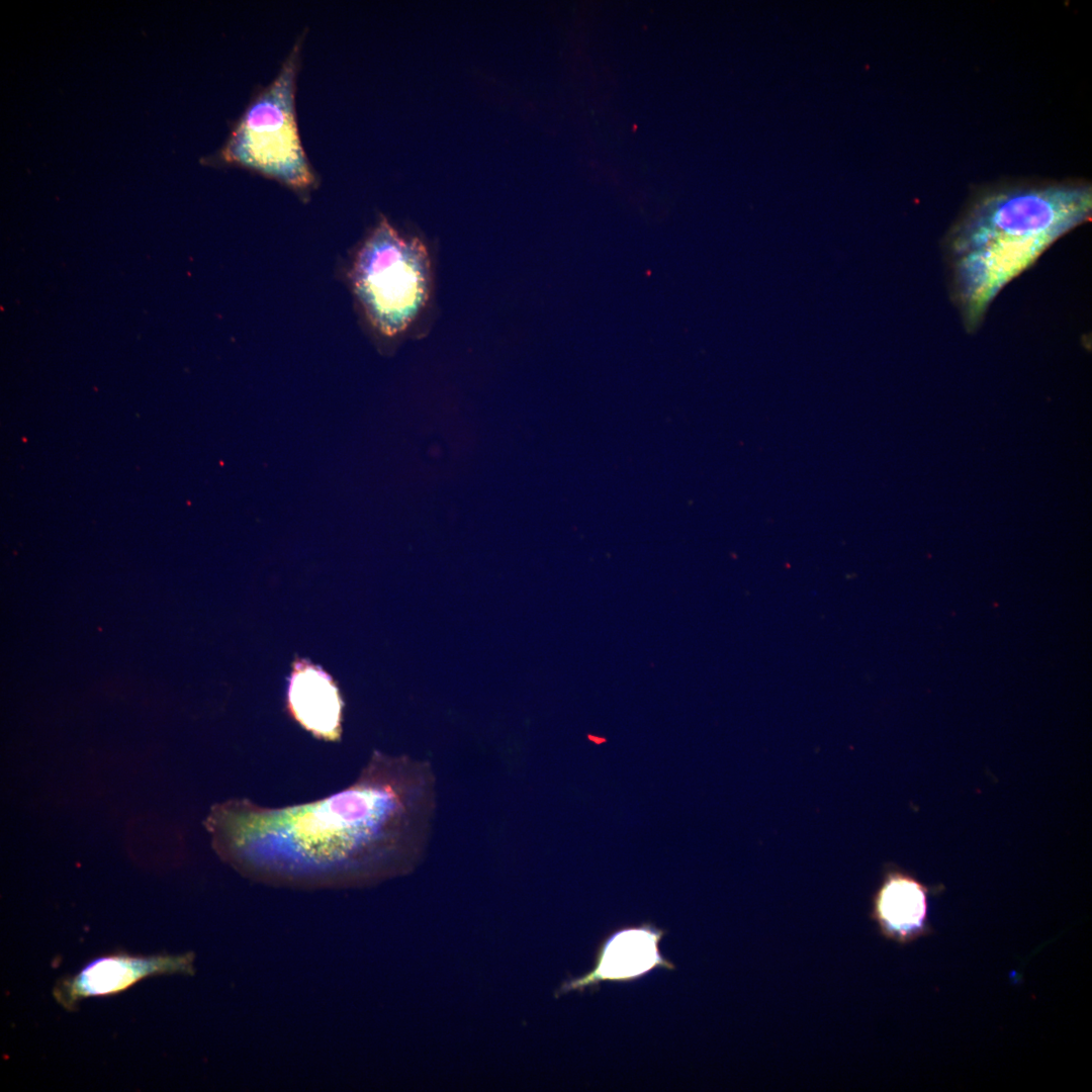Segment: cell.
Segmentation results:
<instances>
[{
  "label": "cell",
  "mask_w": 1092,
  "mask_h": 1092,
  "mask_svg": "<svg viewBox=\"0 0 1092 1092\" xmlns=\"http://www.w3.org/2000/svg\"><path fill=\"white\" fill-rule=\"evenodd\" d=\"M434 798L428 763L374 751L337 793L284 807L232 799L212 806L205 827L217 855L248 878L346 887L413 866L427 843Z\"/></svg>",
  "instance_id": "obj_1"
},
{
  "label": "cell",
  "mask_w": 1092,
  "mask_h": 1092,
  "mask_svg": "<svg viewBox=\"0 0 1092 1092\" xmlns=\"http://www.w3.org/2000/svg\"><path fill=\"white\" fill-rule=\"evenodd\" d=\"M1091 210V186L1080 183L1013 186L979 198L948 239L966 328L976 329L999 291Z\"/></svg>",
  "instance_id": "obj_2"
},
{
  "label": "cell",
  "mask_w": 1092,
  "mask_h": 1092,
  "mask_svg": "<svg viewBox=\"0 0 1092 1092\" xmlns=\"http://www.w3.org/2000/svg\"><path fill=\"white\" fill-rule=\"evenodd\" d=\"M354 292L381 334L403 332L426 305L431 262L417 238L400 236L382 219L357 253L351 271Z\"/></svg>",
  "instance_id": "obj_3"
},
{
  "label": "cell",
  "mask_w": 1092,
  "mask_h": 1092,
  "mask_svg": "<svg viewBox=\"0 0 1092 1092\" xmlns=\"http://www.w3.org/2000/svg\"><path fill=\"white\" fill-rule=\"evenodd\" d=\"M297 59L295 46L277 78L249 105L217 159L304 190L315 178L295 117Z\"/></svg>",
  "instance_id": "obj_4"
},
{
  "label": "cell",
  "mask_w": 1092,
  "mask_h": 1092,
  "mask_svg": "<svg viewBox=\"0 0 1092 1092\" xmlns=\"http://www.w3.org/2000/svg\"><path fill=\"white\" fill-rule=\"evenodd\" d=\"M193 954L132 956L115 952L96 958L77 974L61 978L53 989L55 1000L74 1010L83 999L110 996L148 977L193 973Z\"/></svg>",
  "instance_id": "obj_5"
},
{
  "label": "cell",
  "mask_w": 1092,
  "mask_h": 1092,
  "mask_svg": "<svg viewBox=\"0 0 1092 1092\" xmlns=\"http://www.w3.org/2000/svg\"><path fill=\"white\" fill-rule=\"evenodd\" d=\"M344 706L340 690L327 671L305 659L293 662L286 707L304 730L317 739L339 740Z\"/></svg>",
  "instance_id": "obj_6"
},
{
  "label": "cell",
  "mask_w": 1092,
  "mask_h": 1092,
  "mask_svg": "<svg viewBox=\"0 0 1092 1092\" xmlns=\"http://www.w3.org/2000/svg\"><path fill=\"white\" fill-rule=\"evenodd\" d=\"M928 889L910 874L890 867L872 900L871 917L883 936L908 943L927 932Z\"/></svg>",
  "instance_id": "obj_7"
},
{
  "label": "cell",
  "mask_w": 1092,
  "mask_h": 1092,
  "mask_svg": "<svg viewBox=\"0 0 1092 1092\" xmlns=\"http://www.w3.org/2000/svg\"><path fill=\"white\" fill-rule=\"evenodd\" d=\"M663 931L651 924L629 927L614 933L598 953L593 972L581 979L564 984L562 991L583 988L606 979H630L658 967L673 969L657 949Z\"/></svg>",
  "instance_id": "obj_8"
}]
</instances>
